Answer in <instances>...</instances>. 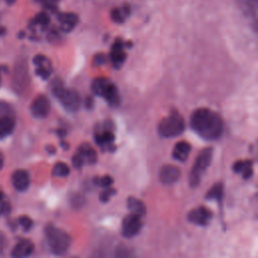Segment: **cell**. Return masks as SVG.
<instances>
[{
	"instance_id": "obj_16",
	"label": "cell",
	"mask_w": 258,
	"mask_h": 258,
	"mask_svg": "<svg viewBox=\"0 0 258 258\" xmlns=\"http://www.w3.org/2000/svg\"><path fill=\"white\" fill-rule=\"evenodd\" d=\"M33 249H34L33 243L28 239H23V240L19 241L14 246V248L11 252V255L13 257H16V258L26 257V256L30 255L33 252Z\"/></svg>"
},
{
	"instance_id": "obj_25",
	"label": "cell",
	"mask_w": 258,
	"mask_h": 258,
	"mask_svg": "<svg viewBox=\"0 0 258 258\" xmlns=\"http://www.w3.org/2000/svg\"><path fill=\"white\" fill-rule=\"evenodd\" d=\"M70 173V168L68 164L63 162H56L52 168V175L57 177H66Z\"/></svg>"
},
{
	"instance_id": "obj_23",
	"label": "cell",
	"mask_w": 258,
	"mask_h": 258,
	"mask_svg": "<svg viewBox=\"0 0 258 258\" xmlns=\"http://www.w3.org/2000/svg\"><path fill=\"white\" fill-rule=\"evenodd\" d=\"M129 14H130L129 6L128 5H123V6H119V7L114 8L111 12V17L115 22L121 23V22L125 21V19L129 16Z\"/></svg>"
},
{
	"instance_id": "obj_27",
	"label": "cell",
	"mask_w": 258,
	"mask_h": 258,
	"mask_svg": "<svg viewBox=\"0 0 258 258\" xmlns=\"http://www.w3.org/2000/svg\"><path fill=\"white\" fill-rule=\"evenodd\" d=\"M94 183L103 186V187H108L113 183V178L110 175H104V176H96L94 178Z\"/></svg>"
},
{
	"instance_id": "obj_14",
	"label": "cell",
	"mask_w": 258,
	"mask_h": 258,
	"mask_svg": "<svg viewBox=\"0 0 258 258\" xmlns=\"http://www.w3.org/2000/svg\"><path fill=\"white\" fill-rule=\"evenodd\" d=\"M126 52L124 51V43L122 40L117 39L112 45V49L110 52V58L114 68L119 69L122 67L126 59Z\"/></svg>"
},
{
	"instance_id": "obj_2",
	"label": "cell",
	"mask_w": 258,
	"mask_h": 258,
	"mask_svg": "<svg viewBox=\"0 0 258 258\" xmlns=\"http://www.w3.org/2000/svg\"><path fill=\"white\" fill-rule=\"evenodd\" d=\"M51 92L60 104L70 112H76L81 106V97L74 89L66 88L61 81L54 80L51 84Z\"/></svg>"
},
{
	"instance_id": "obj_37",
	"label": "cell",
	"mask_w": 258,
	"mask_h": 258,
	"mask_svg": "<svg viewBox=\"0 0 258 258\" xmlns=\"http://www.w3.org/2000/svg\"><path fill=\"white\" fill-rule=\"evenodd\" d=\"M0 80H1V68H0Z\"/></svg>"
},
{
	"instance_id": "obj_31",
	"label": "cell",
	"mask_w": 258,
	"mask_h": 258,
	"mask_svg": "<svg viewBox=\"0 0 258 258\" xmlns=\"http://www.w3.org/2000/svg\"><path fill=\"white\" fill-rule=\"evenodd\" d=\"M13 114V110L12 108L5 102L0 101V118L6 115H10Z\"/></svg>"
},
{
	"instance_id": "obj_10",
	"label": "cell",
	"mask_w": 258,
	"mask_h": 258,
	"mask_svg": "<svg viewBox=\"0 0 258 258\" xmlns=\"http://www.w3.org/2000/svg\"><path fill=\"white\" fill-rule=\"evenodd\" d=\"M213 217V213L205 206L192 209L187 214V220L196 225L207 226Z\"/></svg>"
},
{
	"instance_id": "obj_7",
	"label": "cell",
	"mask_w": 258,
	"mask_h": 258,
	"mask_svg": "<svg viewBox=\"0 0 258 258\" xmlns=\"http://www.w3.org/2000/svg\"><path fill=\"white\" fill-rule=\"evenodd\" d=\"M97 161V153L95 149L88 143H83L77 149L72 157V162L75 167L80 168L84 164H94Z\"/></svg>"
},
{
	"instance_id": "obj_24",
	"label": "cell",
	"mask_w": 258,
	"mask_h": 258,
	"mask_svg": "<svg viewBox=\"0 0 258 258\" xmlns=\"http://www.w3.org/2000/svg\"><path fill=\"white\" fill-rule=\"evenodd\" d=\"M223 192H224V187H223V183L221 182H217L213 185V187L208 190L207 195H206V199L208 200H216L218 202L222 201L223 198Z\"/></svg>"
},
{
	"instance_id": "obj_35",
	"label": "cell",
	"mask_w": 258,
	"mask_h": 258,
	"mask_svg": "<svg viewBox=\"0 0 258 258\" xmlns=\"http://www.w3.org/2000/svg\"><path fill=\"white\" fill-rule=\"evenodd\" d=\"M3 164H4V158H3V155H2V153L0 151V169L2 168Z\"/></svg>"
},
{
	"instance_id": "obj_3",
	"label": "cell",
	"mask_w": 258,
	"mask_h": 258,
	"mask_svg": "<svg viewBox=\"0 0 258 258\" xmlns=\"http://www.w3.org/2000/svg\"><path fill=\"white\" fill-rule=\"evenodd\" d=\"M45 238L50 251L55 255L64 254L70 248L72 242V239L67 232L52 225L46 226Z\"/></svg>"
},
{
	"instance_id": "obj_22",
	"label": "cell",
	"mask_w": 258,
	"mask_h": 258,
	"mask_svg": "<svg viewBox=\"0 0 258 258\" xmlns=\"http://www.w3.org/2000/svg\"><path fill=\"white\" fill-rule=\"evenodd\" d=\"M241 8L243 12L250 17L254 22H256L257 15V0H241Z\"/></svg>"
},
{
	"instance_id": "obj_32",
	"label": "cell",
	"mask_w": 258,
	"mask_h": 258,
	"mask_svg": "<svg viewBox=\"0 0 258 258\" xmlns=\"http://www.w3.org/2000/svg\"><path fill=\"white\" fill-rule=\"evenodd\" d=\"M106 62V55H104L103 53H98L95 55L94 57V63L97 66L103 64Z\"/></svg>"
},
{
	"instance_id": "obj_36",
	"label": "cell",
	"mask_w": 258,
	"mask_h": 258,
	"mask_svg": "<svg viewBox=\"0 0 258 258\" xmlns=\"http://www.w3.org/2000/svg\"><path fill=\"white\" fill-rule=\"evenodd\" d=\"M14 1H15V0H6V2H7L8 4H12V3H14Z\"/></svg>"
},
{
	"instance_id": "obj_15",
	"label": "cell",
	"mask_w": 258,
	"mask_h": 258,
	"mask_svg": "<svg viewBox=\"0 0 258 258\" xmlns=\"http://www.w3.org/2000/svg\"><path fill=\"white\" fill-rule=\"evenodd\" d=\"M12 183L13 186L19 190V191H23L25 189L28 188L29 183H30V177L29 174L26 170L24 169H18L15 170L12 174Z\"/></svg>"
},
{
	"instance_id": "obj_17",
	"label": "cell",
	"mask_w": 258,
	"mask_h": 258,
	"mask_svg": "<svg viewBox=\"0 0 258 258\" xmlns=\"http://www.w3.org/2000/svg\"><path fill=\"white\" fill-rule=\"evenodd\" d=\"M191 150V146L186 141H179L175 144L173 150H172V156L174 159L183 162L187 159L189 153Z\"/></svg>"
},
{
	"instance_id": "obj_26",
	"label": "cell",
	"mask_w": 258,
	"mask_h": 258,
	"mask_svg": "<svg viewBox=\"0 0 258 258\" xmlns=\"http://www.w3.org/2000/svg\"><path fill=\"white\" fill-rule=\"evenodd\" d=\"M26 69L23 67H19V69L15 72V83H17L18 87H23V85L27 81Z\"/></svg>"
},
{
	"instance_id": "obj_29",
	"label": "cell",
	"mask_w": 258,
	"mask_h": 258,
	"mask_svg": "<svg viewBox=\"0 0 258 258\" xmlns=\"http://www.w3.org/2000/svg\"><path fill=\"white\" fill-rule=\"evenodd\" d=\"M116 192L115 188H112V187H106L101 194H100V201L103 202V203H106L109 201V199L111 198V196H113L114 194Z\"/></svg>"
},
{
	"instance_id": "obj_12",
	"label": "cell",
	"mask_w": 258,
	"mask_h": 258,
	"mask_svg": "<svg viewBox=\"0 0 258 258\" xmlns=\"http://www.w3.org/2000/svg\"><path fill=\"white\" fill-rule=\"evenodd\" d=\"M33 62L35 66L36 75L39 76L43 80L48 79L52 72V67H51L50 60L42 54H37L34 56Z\"/></svg>"
},
{
	"instance_id": "obj_19",
	"label": "cell",
	"mask_w": 258,
	"mask_h": 258,
	"mask_svg": "<svg viewBox=\"0 0 258 258\" xmlns=\"http://www.w3.org/2000/svg\"><path fill=\"white\" fill-rule=\"evenodd\" d=\"M14 126H15L14 114L1 117L0 118V139L9 136L13 132Z\"/></svg>"
},
{
	"instance_id": "obj_30",
	"label": "cell",
	"mask_w": 258,
	"mask_h": 258,
	"mask_svg": "<svg viewBox=\"0 0 258 258\" xmlns=\"http://www.w3.org/2000/svg\"><path fill=\"white\" fill-rule=\"evenodd\" d=\"M19 224L24 231H28L32 227V220L27 216H21L19 217Z\"/></svg>"
},
{
	"instance_id": "obj_18",
	"label": "cell",
	"mask_w": 258,
	"mask_h": 258,
	"mask_svg": "<svg viewBox=\"0 0 258 258\" xmlns=\"http://www.w3.org/2000/svg\"><path fill=\"white\" fill-rule=\"evenodd\" d=\"M60 23V28L64 32H70L77 25L79 18L75 13H60L57 16Z\"/></svg>"
},
{
	"instance_id": "obj_28",
	"label": "cell",
	"mask_w": 258,
	"mask_h": 258,
	"mask_svg": "<svg viewBox=\"0 0 258 258\" xmlns=\"http://www.w3.org/2000/svg\"><path fill=\"white\" fill-rule=\"evenodd\" d=\"M34 22H35V24L39 25L40 27H46L49 23V17L46 13H39L36 15Z\"/></svg>"
},
{
	"instance_id": "obj_4",
	"label": "cell",
	"mask_w": 258,
	"mask_h": 258,
	"mask_svg": "<svg viewBox=\"0 0 258 258\" xmlns=\"http://www.w3.org/2000/svg\"><path fill=\"white\" fill-rule=\"evenodd\" d=\"M92 91L104 98L111 106H117L120 103V95L116 86L107 78L95 79L92 83Z\"/></svg>"
},
{
	"instance_id": "obj_9",
	"label": "cell",
	"mask_w": 258,
	"mask_h": 258,
	"mask_svg": "<svg viewBox=\"0 0 258 258\" xmlns=\"http://www.w3.org/2000/svg\"><path fill=\"white\" fill-rule=\"evenodd\" d=\"M141 218L142 217L133 213L127 215L122 221V227H121L122 235L126 238H131L137 235L143 225Z\"/></svg>"
},
{
	"instance_id": "obj_5",
	"label": "cell",
	"mask_w": 258,
	"mask_h": 258,
	"mask_svg": "<svg viewBox=\"0 0 258 258\" xmlns=\"http://www.w3.org/2000/svg\"><path fill=\"white\" fill-rule=\"evenodd\" d=\"M157 130L162 137H175L183 132L184 120L178 112H171L159 122Z\"/></svg>"
},
{
	"instance_id": "obj_21",
	"label": "cell",
	"mask_w": 258,
	"mask_h": 258,
	"mask_svg": "<svg viewBox=\"0 0 258 258\" xmlns=\"http://www.w3.org/2000/svg\"><path fill=\"white\" fill-rule=\"evenodd\" d=\"M127 207L131 213L136 214L140 217H143L146 214V209L144 204L140 200L134 197H130L127 199Z\"/></svg>"
},
{
	"instance_id": "obj_6",
	"label": "cell",
	"mask_w": 258,
	"mask_h": 258,
	"mask_svg": "<svg viewBox=\"0 0 258 258\" xmlns=\"http://www.w3.org/2000/svg\"><path fill=\"white\" fill-rule=\"evenodd\" d=\"M213 158V148L206 147L198 155L196 162L189 173V184L191 187L197 186L200 181L203 173L206 171L208 166L211 164Z\"/></svg>"
},
{
	"instance_id": "obj_33",
	"label": "cell",
	"mask_w": 258,
	"mask_h": 258,
	"mask_svg": "<svg viewBox=\"0 0 258 258\" xmlns=\"http://www.w3.org/2000/svg\"><path fill=\"white\" fill-rule=\"evenodd\" d=\"M6 244H7L6 237L4 236V234H3L2 232H0V254H1V253L3 252V250L5 249Z\"/></svg>"
},
{
	"instance_id": "obj_11",
	"label": "cell",
	"mask_w": 258,
	"mask_h": 258,
	"mask_svg": "<svg viewBox=\"0 0 258 258\" xmlns=\"http://www.w3.org/2000/svg\"><path fill=\"white\" fill-rule=\"evenodd\" d=\"M30 111H31V114L35 118H44V117H46L48 115L49 111H50L49 100L43 95L37 96L33 100V102L31 103Z\"/></svg>"
},
{
	"instance_id": "obj_8",
	"label": "cell",
	"mask_w": 258,
	"mask_h": 258,
	"mask_svg": "<svg viewBox=\"0 0 258 258\" xmlns=\"http://www.w3.org/2000/svg\"><path fill=\"white\" fill-rule=\"evenodd\" d=\"M114 139L115 137L113 134L111 123L105 122L102 125H98L97 129L95 130V141L100 147L113 151Z\"/></svg>"
},
{
	"instance_id": "obj_34",
	"label": "cell",
	"mask_w": 258,
	"mask_h": 258,
	"mask_svg": "<svg viewBox=\"0 0 258 258\" xmlns=\"http://www.w3.org/2000/svg\"><path fill=\"white\" fill-rule=\"evenodd\" d=\"M94 105V101H93V98L92 97H88L86 99V107L87 108H92Z\"/></svg>"
},
{
	"instance_id": "obj_1",
	"label": "cell",
	"mask_w": 258,
	"mask_h": 258,
	"mask_svg": "<svg viewBox=\"0 0 258 258\" xmlns=\"http://www.w3.org/2000/svg\"><path fill=\"white\" fill-rule=\"evenodd\" d=\"M191 129L206 140L218 139L224 130L221 116L208 108H199L190 116Z\"/></svg>"
},
{
	"instance_id": "obj_13",
	"label": "cell",
	"mask_w": 258,
	"mask_h": 258,
	"mask_svg": "<svg viewBox=\"0 0 258 258\" xmlns=\"http://www.w3.org/2000/svg\"><path fill=\"white\" fill-rule=\"evenodd\" d=\"M180 170L177 166L172 164H165L160 168L159 179L164 184H172L178 180Z\"/></svg>"
},
{
	"instance_id": "obj_20",
	"label": "cell",
	"mask_w": 258,
	"mask_h": 258,
	"mask_svg": "<svg viewBox=\"0 0 258 258\" xmlns=\"http://www.w3.org/2000/svg\"><path fill=\"white\" fill-rule=\"evenodd\" d=\"M233 170L235 172L241 173L245 179H248L252 176V161L251 160H239L234 163Z\"/></svg>"
}]
</instances>
